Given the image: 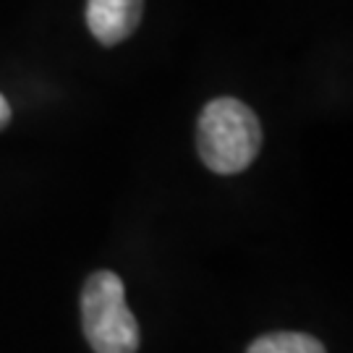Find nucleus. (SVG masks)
Masks as SVG:
<instances>
[{"mask_svg":"<svg viewBox=\"0 0 353 353\" xmlns=\"http://www.w3.org/2000/svg\"><path fill=\"white\" fill-rule=\"evenodd\" d=\"M196 150L204 165L220 176L246 170L262 150L259 118L249 105L233 97L207 102L196 126Z\"/></svg>","mask_w":353,"mask_h":353,"instance_id":"obj_1","label":"nucleus"},{"mask_svg":"<svg viewBox=\"0 0 353 353\" xmlns=\"http://www.w3.org/2000/svg\"><path fill=\"white\" fill-rule=\"evenodd\" d=\"M81 325L94 353L139 351V322L128 309L123 280L110 270H100L84 283Z\"/></svg>","mask_w":353,"mask_h":353,"instance_id":"obj_2","label":"nucleus"},{"mask_svg":"<svg viewBox=\"0 0 353 353\" xmlns=\"http://www.w3.org/2000/svg\"><path fill=\"white\" fill-rule=\"evenodd\" d=\"M144 0H87V26L102 45H118L141 21Z\"/></svg>","mask_w":353,"mask_h":353,"instance_id":"obj_3","label":"nucleus"},{"mask_svg":"<svg viewBox=\"0 0 353 353\" xmlns=\"http://www.w3.org/2000/svg\"><path fill=\"white\" fill-rule=\"evenodd\" d=\"M8 121H11V105H8V100L0 94V128L8 126Z\"/></svg>","mask_w":353,"mask_h":353,"instance_id":"obj_5","label":"nucleus"},{"mask_svg":"<svg viewBox=\"0 0 353 353\" xmlns=\"http://www.w3.org/2000/svg\"><path fill=\"white\" fill-rule=\"evenodd\" d=\"M246 353H327L325 345L306 332H267Z\"/></svg>","mask_w":353,"mask_h":353,"instance_id":"obj_4","label":"nucleus"}]
</instances>
